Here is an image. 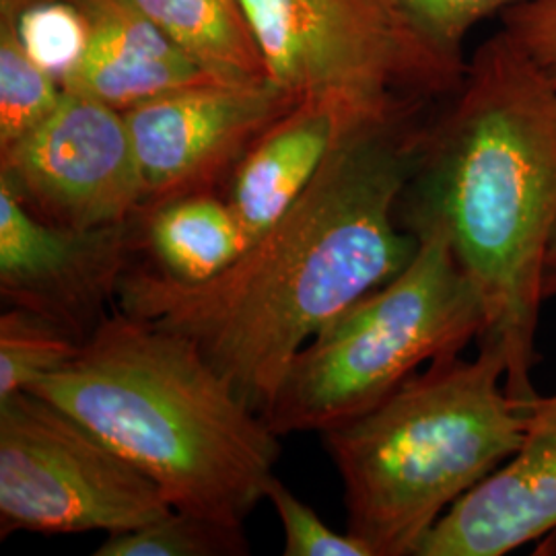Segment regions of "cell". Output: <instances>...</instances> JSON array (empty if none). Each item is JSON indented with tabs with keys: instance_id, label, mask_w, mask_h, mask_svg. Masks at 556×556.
Wrapping results in <instances>:
<instances>
[{
	"instance_id": "6da1fadb",
	"label": "cell",
	"mask_w": 556,
	"mask_h": 556,
	"mask_svg": "<svg viewBox=\"0 0 556 556\" xmlns=\"http://www.w3.org/2000/svg\"><path fill=\"white\" fill-rule=\"evenodd\" d=\"M425 105L355 126L295 204L217 277L186 285L153 266L130 268L119 312L190 340L264 417L301 349L415 256L400 200Z\"/></svg>"
},
{
	"instance_id": "7a4b0ae2",
	"label": "cell",
	"mask_w": 556,
	"mask_h": 556,
	"mask_svg": "<svg viewBox=\"0 0 556 556\" xmlns=\"http://www.w3.org/2000/svg\"><path fill=\"white\" fill-rule=\"evenodd\" d=\"M447 100L425 122L400 223L447 233L486 309L478 342H497L509 394L530 404L542 278L556 241V80L498 29Z\"/></svg>"
},
{
	"instance_id": "3957f363",
	"label": "cell",
	"mask_w": 556,
	"mask_h": 556,
	"mask_svg": "<svg viewBox=\"0 0 556 556\" xmlns=\"http://www.w3.org/2000/svg\"><path fill=\"white\" fill-rule=\"evenodd\" d=\"M29 392L77 418L184 514L243 528L275 478L280 443L264 417L190 340L124 312Z\"/></svg>"
},
{
	"instance_id": "277c9868",
	"label": "cell",
	"mask_w": 556,
	"mask_h": 556,
	"mask_svg": "<svg viewBox=\"0 0 556 556\" xmlns=\"http://www.w3.org/2000/svg\"><path fill=\"white\" fill-rule=\"evenodd\" d=\"M441 358L374 408L321 433L344 484L346 532L374 556H415L445 511L521 445L528 406L497 342Z\"/></svg>"
},
{
	"instance_id": "5b68a950",
	"label": "cell",
	"mask_w": 556,
	"mask_h": 556,
	"mask_svg": "<svg viewBox=\"0 0 556 556\" xmlns=\"http://www.w3.org/2000/svg\"><path fill=\"white\" fill-rule=\"evenodd\" d=\"M410 262L312 338L289 367L264 420L278 438L324 433L374 408L486 330L475 280L447 233L420 229Z\"/></svg>"
},
{
	"instance_id": "8992f818",
	"label": "cell",
	"mask_w": 556,
	"mask_h": 556,
	"mask_svg": "<svg viewBox=\"0 0 556 556\" xmlns=\"http://www.w3.org/2000/svg\"><path fill=\"white\" fill-rule=\"evenodd\" d=\"M266 77L287 93L369 105L456 91L466 62L439 52L383 0H243Z\"/></svg>"
},
{
	"instance_id": "52a82bcc",
	"label": "cell",
	"mask_w": 556,
	"mask_h": 556,
	"mask_svg": "<svg viewBox=\"0 0 556 556\" xmlns=\"http://www.w3.org/2000/svg\"><path fill=\"white\" fill-rule=\"evenodd\" d=\"M172 509L153 480L46 397L0 400V536L118 534Z\"/></svg>"
},
{
	"instance_id": "ba28073f",
	"label": "cell",
	"mask_w": 556,
	"mask_h": 556,
	"mask_svg": "<svg viewBox=\"0 0 556 556\" xmlns=\"http://www.w3.org/2000/svg\"><path fill=\"white\" fill-rule=\"evenodd\" d=\"M0 179L34 215L71 229L130 223L144 208L124 112L68 91L36 130L0 149Z\"/></svg>"
},
{
	"instance_id": "9c48e42d",
	"label": "cell",
	"mask_w": 556,
	"mask_h": 556,
	"mask_svg": "<svg viewBox=\"0 0 556 556\" xmlns=\"http://www.w3.org/2000/svg\"><path fill=\"white\" fill-rule=\"evenodd\" d=\"M298 100L268 79L206 80L126 110L144 184L142 213L188 194L213 192Z\"/></svg>"
},
{
	"instance_id": "30bf717a",
	"label": "cell",
	"mask_w": 556,
	"mask_h": 556,
	"mask_svg": "<svg viewBox=\"0 0 556 556\" xmlns=\"http://www.w3.org/2000/svg\"><path fill=\"white\" fill-rule=\"evenodd\" d=\"M142 245L139 219L71 229L34 215L0 179V295L54 319L83 342L105 316Z\"/></svg>"
},
{
	"instance_id": "8fae6325",
	"label": "cell",
	"mask_w": 556,
	"mask_h": 556,
	"mask_svg": "<svg viewBox=\"0 0 556 556\" xmlns=\"http://www.w3.org/2000/svg\"><path fill=\"white\" fill-rule=\"evenodd\" d=\"M553 532L556 394H538L516 454L445 511L415 556H505Z\"/></svg>"
},
{
	"instance_id": "7c38bea8",
	"label": "cell",
	"mask_w": 556,
	"mask_h": 556,
	"mask_svg": "<svg viewBox=\"0 0 556 556\" xmlns=\"http://www.w3.org/2000/svg\"><path fill=\"white\" fill-rule=\"evenodd\" d=\"M415 103L425 101L379 108L337 93L299 98L254 140L229 174L225 200L250 243L295 204L355 126Z\"/></svg>"
},
{
	"instance_id": "4fadbf2b",
	"label": "cell",
	"mask_w": 556,
	"mask_h": 556,
	"mask_svg": "<svg viewBox=\"0 0 556 556\" xmlns=\"http://www.w3.org/2000/svg\"><path fill=\"white\" fill-rule=\"evenodd\" d=\"M66 2L85 23V46L60 77L64 91L126 112L181 87L220 80L179 50L135 0Z\"/></svg>"
},
{
	"instance_id": "5bb4252c",
	"label": "cell",
	"mask_w": 556,
	"mask_h": 556,
	"mask_svg": "<svg viewBox=\"0 0 556 556\" xmlns=\"http://www.w3.org/2000/svg\"><path fill=\"white\" fill-rule=\"evenodd\" d=\"M140 233L153 268L186 285L217 277L250 245L233 208L215 192L188 194L142 213Z\"/></svg>"
},
{
	"instance_id": "9a60e30c",
	"label": "cell",
	"mask_w": 556,
	"mask_h": 556,
	"mask_svg": "<svg viewBox=\"0 0 556 556\" xmlns=\"http://www.w3.org/2000/svg\"><path fill=\"white\" fill-rule=\"evenodd\" d=\"M161 31L220 80H262L264 60L243 0H135Z\"/></svg>"
},
{
	"instance_id": "2e32d148",
	"label": "cell",
	"mask_w": 556,
	"mask_h": 556,
	"mask_svg": "<svg viewBox=\"0 0 556 556\" xmlns=\"http://www.w3.org/2000/svg\"><path fill=\"white\" fill-rule=\"evenodd\" d=\"M83 344L54 319L9 307L0 316V400L29 390L38 379L68 365Z\"/></svg>"
},
{
	"instance_id": "e0dca14e",
	"label": "cell",
	"mask_w": 556,
	"mask_h": 556,
	"mask_svg": "<svg viewBox=\"0 0 556 556\" xmlns=\"http://www.w3.org/2000/svg\"><path fill=\"white\" fill-rule=\"evenodd\" d=\"M59 77L29 56L11 17H0V149L36 130L62 101Z\"/></svg>"
},
{
	"instance_id": "ac0fdd59",
	"label": "cell",
	"mask_w": 556,
	"mask_h": 556,
	"mask_svg": "<svg viewBox=\"0 0 556 556\" xmlns=\"http://www.w3.org/2000/svg\"><path fill=\"white\" fill-rule=\"evenodd\" d=\"M250 553L243 528L172 509L140 528L108 534L96 556H241Z\"/></svg>"
},
{
	"instance_id": "d6986e66",
	"label": "cell",
	"mask_w": 556,
	"mask_h": 556,
	"mask_svg": "<svg viewBox=\"0 0 556 556\" xmlns=\"http://www.w3.org/2000/svg\"><path fill=\"white\" fill-rule=\"evenodd\" d=\"M439 52L464 59V40L482 21L503 15L521 0H383Z\"/></svg>"
},
{
	"instance_id": "ffe728a7",
	"label": "cell",
	"mask_w": 556,
	"mask_h": 556,
	"mask_svg": "<svg viewBox=\"0 0 556 556\" xmlns=\"http://www.w3.org/2000/svg\"><path fill=\"white\" fill-rule=\"evenodd\" d=\"M11 20L17 23L29 56L59 80L79 59L85 46V23L66 0H38Z\"/></svg>"
},
{
	"instance_id": "44dd1931",
	"label": "cell",
	"mask_w": 556,
	"mask_h": 556,
	"mask_svg": "<svg viewBox=\"0 0 556 556\" xmlns=\"http://www.w3.org/2000/svg\"><path fill=\"white\" fill-rule=\"evenodd\" d=\"M266 498L277 511L285 556H374L371 551L349 532H337L318 514L287 489L277 477L270 480Z\"/></svg>"
},
{
	"instance_id": "7402d4cb",
	"label": "cell",
	"mask_w": 556,
	"mask_h": 556,
	"mask_svg": "<svg viewBox=\"0 0 556 556\" xmlns=\"http://www.w3.org/2000/svg\"><path fill=\"white\" fill-rule=\"evenodd\" d=\"M501 29L556 80V0H521L501 15Z\"/></svg>"
},
{
	"instance_id": "603a6c76",
	"label": "cell",
	"mask_w": 556,
	"mask_h": 556,
	"mask_svg": "<svg viewBox=\"0 0 556 556\" xmlns=\"http://www.w3.org/2000/svg\"><path fill=\"white\" fill-rule=\"evenodd\" d=\"M542 295L546 299L556 298V241L551 248V254L544 266V278H542Z\"/></svg>"
},
{
	"instance_id": "cb8c5ba5",
	"label": "cell",
	"mask_w": 556,
	"mask_h": 556,
	"mask_svg": "<svg viewBox=\"0 0 556 556\" xmlns=\"http://www.w3.org/2000/svg\"><path fill=\"white\" fill-rule=\"evenodd\" d=\"M36 0H0V17H17L21 11Z\"/></svg>"
}]
</instances>
